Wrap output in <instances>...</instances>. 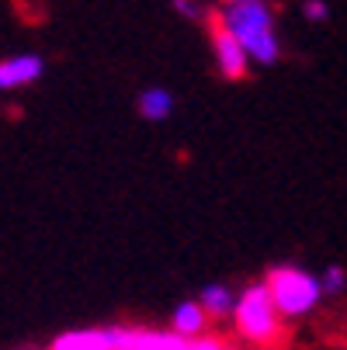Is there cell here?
I'll return each instance as SVG.
<instances>
[{
    "label": "cell",
    "mask_w": 347,
    "mask_h": 350,
    "mask_svg": "<svg viewBox=\"0 0 347 350\" xmlns=\"http://www.w3.org/2000/svg\"><path fill=\"white\" fill-rule=\"evenodd\" d=\"M219 21L240 38L250 63L274 66L281 59V38L274 28V8L271 0H216Z\"/></svg>",
    "instance_id": "obj_1"
},
{
    "label": "cell",
    "mask_w": 347,
    "mask_h": 350,
    "mask_svg": "<svg viewBox=\"0 0 347 350\" xmlns=\"http://www.w3.org/2000/svg\"><path fill=\"white\" fill-rule=\"evenodd\" d=\"M264 284L274 298V306L281 312V319H303L309 312L320 309L323 302V281L320 274L299 267V264H274L268 274H264Z\"/></svg>",
    "instance_id": "obj_2"
},
{
    "label": "cell",
    "mask_w": 347,
    "mask_h": 350,
    "mask_svg": "<svg viewBox=\"0 0 347 350\" xmlns=\"http://www.w3.org/2000/svg\"><path fill=\"white\" fill-rule=\"evenodd\" d=\"M233 329L240 340L254 343V347H271L281 336V312H278L264 281H254L240 291L236 312H233Z\"/></svg>",
    "instance_id": "obj_3"
},
{
    "label": "cell",
    "mask_w": 347,
    "mask_h": 350,
    "mask_svg": "<svg viewBox=\"0 0 347 350\" xmlns=\"http://www.w3.org/2000/svg\"><path fill=\"white\" fill-rule=\"evenodd\" d=\"M209 42H212V59H216V70L226 77V80H243L250 73V56H246V49L240 45V38L219 21L212 18L209 25Z\"/></svg>",
    "instance_id": "obj_4"
},
{
    "label": "cell",
    "mask_w": 347,
    "mask_h": 350,
    "mask_svg": "<svg viewBox=\"0 0 347 350\" xmlns=\"http://www.w3.org/2000/svg\"><path fill=\"white\" fill-rule=\"evenodd\" d=\"M188 340L181 333L153 329V326H112V350H184Z\"/></svg>",
    "instance_id": "obj_5"
},
{
    "label": "cell",
    "mask_w": 347,
    "mask_h": 350,
    "mask_svg": "<svg viewBox=\"0 0 347 350\" xmlns=\"http://www.w3.org/2000/svg\"><path fill=\"white\" fill-rule=\"evenodd\" d=\"M42 73H45V59H42L38 53L4 56V59H0V94L31 87L35 80H42Z\"/></svg>",
    "instance_id": "obj_6"
},
{
    "label": "cell",
    "mask_w": 347,
    "mask_h": 350,
    "mask_svg": "<svg viewBox=\"0 0 347 350\" xmlns=\"http://www.w3.org/2000/svg\"><path fill=\"white\" fill-rule=\"evenodd\" d=\"M49 350H112V326H80L63 329Z\"/></svg>",
    "instance_id": "obj_7"
},
{
    "label": "cell",
    "mask_w": 347,
    "mask_h": 350,
    "mask_svg": "<svg viewBox=\"0 0 347 350\" xmlns=\"http://www.w3.org/2000/svg\"><path fill=\"white\" fill-rule=\"evenodd\" d=\"M209 323H212V316L202 309V302H198V298H188V302H181V306L174 309V316H170V329L181 333L184 340L205 336V333H209Z\"/></svg>",
    "instance_id": "obj_8"
},
{
    "label": "cell",
    "mask_w": 347,
    "mask_h": 350,
    "mask_svg": "<svg viewBox=\"0 0 347 350\" xmlns=\"http://www.w3.org/2000/svg\"><path fill=\"white\" fill-rule=\"evenodd\" d=\"M177 108V97L167 90V87H146L139 90L136 97V111L146 118V122H167Z\"/></svg>",
    "instance_id": "obj_9"
},
{
    "label": "cell",
    "mask_w": 347,
    "mask_h": 350,
    "mask_svg": "<svg viewBox=\"0 0 347 350\" xmlns=\"http://www.w3.org/2000/svg\"><path fill=\"white\" fill-rule=\"evenodd\" d=\"M236 298H240L236 288H229V284H222V281H212V284L202 288L198 302H202V309H205L212 319H226V316L233 319V312H236Z\"/></svg>",
    "instance_id": "obj_10"
},
{
    "label": "cell",
    "mask_w": 347,
    "mask_h": 350,
    "mask_svg": "<svg viewBox=\"0 0 347 350\" xmlns=\"http://www.w3.org/2000/svg\"><path fill=\"white\" fill-rule=\"evenodd\" d=\"M170 8L184 18V21H212V8L209 4H202V0H170Z\"/></svg>",
    "instance_id": "obj_11"
},
{
    "label": "cell",
    "mask_w": 347,
    "mask_h": 350,
    "mask_svg": "<svg viewBox=\"0 0 347 350\" xmlns=\"http://www.w3.org/2000/svg\"><path fill=\"white\" fill-rule=\"evenodd\" d=\"M320 281H323V295H326V298H337V295H344V288H347V271H344L340 264H326L323 274H320Z\"/></svg>",
    "instance_id": "obj_12"
},
{
    "label": "cell",
    "mask_w": 347,
    "mask_h": 350,
    "mask_svg": "<svg viewBox=\"0 0 347 350\" xmlns=\"http://www.w3.org/2000/svg\"><path fill=\"white\" fill-rule=\"evenodd\" d=\"M303 18L309 25H323V21H330V4L326 0H303Z\"/></svg>",
    "instance_id": "obj_13"
},
{
    "label": "cell",
    "mask_w": 347,
    "mask_h": 350,
    "mask_svg": "<svg viewBox=\"0 0 347 350\" xmlns=\"http://www.w3.org/2000/svg\"><path fill=\"white\" fill-rule=\"evenodd\" d=\"M229 343H222L219 336H198V340H188L184 350H226Z\"/></svg>",
    "instance_id": "obj_14"
},
{
    "label": "cell",
    "mask_w": 347,
    "mask_h": 350,
    "mask_svg": "<svg viewBox=\"0 0 347 350\" xmlns=\"http://www.w3.org/2000/svg\"><path fill=\"white\" fill-rule=\"evenodd\" d=\"M226 350H240V347H226Z\"/></svg>",
    "instance_id": "obj_15"
}]
</instances>
